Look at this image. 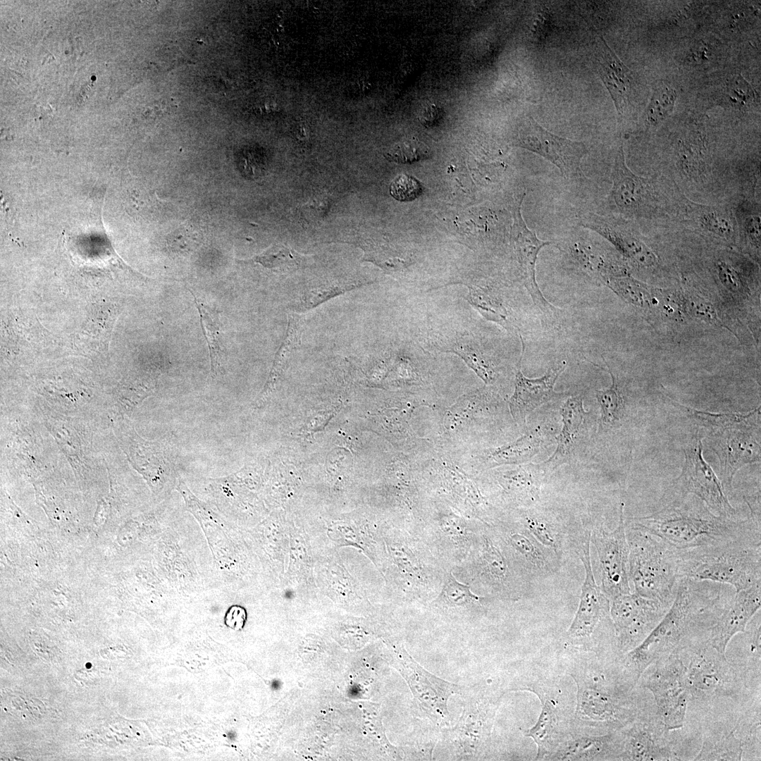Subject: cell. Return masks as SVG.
I'll list each match as a JSON object with an SVG mask.
<instances>
[{
  "label": "cell",
  "mask_w": 761,
  "mask_h": 761,
  "mask_svg": "<svg viewBox=\"0 0 761 761\" xmlns=\"http://www.w3.org/2000/svg\"><path fill=\"white\" fill-rule=\"evenodd\" d=\"M726 604L722 605L719 593L703 581L681 578L662 620L626 656L625 666L633 681L636 683L657 660L701 644Z\"/></svg>",
  "instance_id": "1"
},
{
  "label": "cell",
  "mask_w": 761,
  "mask_h": 761,
  "mask_svg": "<svg viewBox=\"0 0 761 761\" xmlns=\"http://www.w3.org/2000/svg\"><path fill=\"white\" fill-rule=\"evenodd\" d=\"M632 526L682 553L729 542L760 537V524L752 518L736 521L717 516L700 499L667 494L662 508L636 518Z\"/></svg>",
  "instance_id": "2"
},
{
  "label": "cell",
  "mask_w": 761,
  "mask_h": 761,
  "mask_svg": "<svg viewBox=\"0 0 761 761\" xmlns=\"http://www.w3.org/2000/svg\"><path fill=\"white\" fill-rule=\"evenodd\" d=\"M678 553L681 578L729 585L736 592L761 585L760 537Z\"/></svg>",
  "instance_id": "3"
},
{
  "label": "cell",
  "mask_w": 761,
  "mask_h": 761,
  "mask_svg": "<svg viewBox=\"0 0 761 761\" xmlns=\"http://www.w3.org/2000/svg\"><path fill=\"white\" fill-rule=\"evenodd\" d=\"M626 538L629 547V576L635 593L670 607L681 579L678 552L632 526L626 532Z\"/></svg>",
  "instance_id": "4"
},
{
  "label": "cell",
  "mask_w": 761,
  "mask_h": 761,
  "mask_svg": "<svg viewBox=\"0 0 761 761\" xmlns=\"http://www.w3.org/2000/svg\"><path fill=\"white\" fill-rule=\"evenodd\" d=\"M704 428L710 446L720 462L722 483L732 489L736 472L743 465L760 460L758 409L746 415L711 414L690 409Z\"/></svg>",
  "instance_id": "5"
},
{
  "label": "cell",
  "mask_w": 761,
  "mask_h": 761,
  "mask_svg": "<svg viewBox=\"0 0 761 761\" xmlns=\"http://www.w3.org/2000/svg\"><path fill=\"white\" fill-rule=\"evenodd\" d=\"M645 672L643 683L653 695L657 716L668 731L681 728L691 698L687 667L679 654L657 660Z\"/></svg>",
  "instance_id": "6"
},
{
  "label": "cell",
  "mask_w": 761,
  "mask_h": 761,
  "mask_svg": "<svg viewBox=\"0 0 761 761\" xmlns=\"http://www.w3.org/2000/svg\"><path fill=\"white\" fill-rule=\"evenodd\" d=\"M462 693L464 696L462 714L456 724L447 729L446 736L457 760H474L490 738L499 698L466 688Z\"/></svg>",
  "instance_id": "7"
},
{
  "label": "cell",
  "mask_w": 761,
  "mask_h": 761,
  "mask_svg": "<svg viewBox=\"0 0 761 761\" xmlns=\"http://www.w3.org/2000/svg\"><path fill=\"white\" fill-rule=\"evenodd\" d=\"M399 668L413 695L419 713L438 726L449 724L448 700L464 686L443 679L421 666L407 652L397 650Z\"/></svg>",
  "instance_id": "8"
},
{
  "label": "cell",
  "mask_w": 761,
  "mask_h": 761,
  "mask_svg": "<svg viewBox=\"0 0 761 761\" xmlns=\"http://www.w3.org/2000/svg\"><path fill=\"white\" fill-rule=\"evenodd\" d=\"M700 439L684 450L685 463L669 494H693L714 514L734 519L736 510L730 504L725 489L710 465L703 457Z\"/></svg>",
  "instance_id": "9"
},
{
  "label": "cell",
  "mask_w": 761,
  "mask_h": 761,
  "mask_svg": "<svg viewBox=\"0 0 761 761\" xmlns=\"http://www.w3.org/2000/svg\"><path fill=\"white\" fill-rule=\"evenodd\" d=\"M669 607L636 593L612 598L610 614L619 648L624 652L637 647L657 626Z\"/></svg>",
  "instance_id": "10"
},
{
  "label": "cell",
  "mask_w": 761,
  "mask_h": 761,
  "mask_svg": "<svg viewBox=\"0 0 761 761\" xmlns=\"http://www.w3.org/2000/svg\"><path fill=\"white\" fill-rule=\"evenodd\" d=\"M517 144L554 164L567 178L583 176L581 164L588 151L586 145L552 133L531 116L520 126Z\"/></svg>",
  "instance_id": "11"
},
{
  "label": "cell",
  "mask_w": 761,
  "mask_h": 761,
  "mask_svg": "<svg viewBox=\"0 0 761 761\" xmlns=\"http://www.w3.org/2000/svg\"><path fill=\"white\" fill-rule=\"evenodd\" d=\"M453 326L447 323L430 328L423 335V345L457 354L486 385L493 383L497 376V367L479 336L469 328Z\"/></svg>",
  "instance_id": "12"
},
{
  "label": "cell",
  "mask_w": 761,
  "mask_h": 761,
  "mask_svg": "<svg viewBox=\"0 0 761 761\" xmlns=\"http://www.w3.org/2000/svg\"><path fill=\"white\" fill-rule=\"evenodd\" d=\"M602 574V591L611 599L631 593L629 576V543L620 507L617 526L611 531H595L593 537Z\"/></svg>",
  "instance_id": "13"
},
{
  "label": "cell",
  "mask_w": 761,
  "mask_h": 761,
  "mask_svg": "<svg viewBox=\"0 0 761 761\" xmlns=\"http://www.w3.org/2000/svg\"><path fill=\"white\" fill-rule=\"evenodd\" d=\"M691 649L693 652L686 666L690 698L730 695L736 673L725 655L704 645Z\"/></svg>",
  "instance_id": "14"
},
{
  "label": "cell",
  "mask_w": 761,
  "mask_h": 761,
  "mask_svg": "<svg viewBox=\"0 0 761 761\" xmlns=\"http://www.w3.org/2000/svg\"><path fill=\"white\" fill-rule=\"evenodd\" d=\"M124 438L129 461L154 491H161L167 484L173 483L175 463L173 446L167 441H146L131 428L125 431Z\"/></svg>",
  "instance_id": "15"
},
{
  "label": "cell",
  "mask_w": 761,
  "mask_h": 761,
  "mask_svg": "<svg viewBox=\"0 0 761 761\" xmlns=\"http://www.w3.org/2000/svg\"><path fill=\"white\" fill-rule=\"evenodd\" d=\"M761 606V585L736 592L710 627L703 644L725 655L731 639L745 631Z\"/></svg>",
  "instance_id": "16"
},
{
  "label": "cell",
  "mask_w": 761,
  "mask_h": 761,
  "mask_svg": "<svg viewBox=\"0 0 761 761\" xmlns=\"http://www.w3.org/2000/svg\"><path fill=\"white\" fill-rule=\"evenodd\" d=\"M522 342V352L515 376V387L512 396L509 401L510 413L514 420L519 425L526 423L527 416L535 409L549 401L559 397L562 393L555 390V385L559 376L567 367L566 361L547 369L541 377L529 378L521 371V360L524 352V343Z\"/></svg>",
  "instance_id": "17"
},
{
  "label": "cell",
  "mask_w": 761,
  "mask_h": 761,
  "mask_svg": "<svg viewBox=\"0 0 761 761\" xmlns=\"http://www.w3.org/2000/svg\"><path fill=\"white\" fill-rule=\"evenodd\" d=\"M668 732L657 716L655 719L633 724L626 734L620 757L628 760H679L667 738Z\"/></svg>",
  "instance_id": "18"
},
{
  "label": "cell",
  "mask_w": 761,
  "mask_h": 761,
  "mask_svg": "<svg viewBox=\"0 0 761 761\" xmlns=\"http://www.w3.org/2000/svg\"><path fill=\"white\" fill-rule=\"evenodd\" d=\"M612 179L610 197L616 209L626 216H637L644 213L648 202V183L645 178L636 175L627 166L622 145L614 159Z\"/></svg>",
  "instance_id": "19"
},
{
  "label": "cell",
  "mask_w": 761,
  "mask_h": 761,
  "mask_svg": "<svg viewBox=\"0 0 761 761\" xmlns=\"http://www.w3.org/2000/svg\"><path fill=\"white\" fill-rule=\"evenodd\" d=\"M594 57L598 71L609 90L618 112L623 114L631 106L635 80L626 67L610 49L601 35L594 43Z\"/></svg>",
  "instance_id": "20"
},
{
  "label": "cell",
  "mask_w": 761,
  "mask_h": 761,
  "mask_svg": "<svg viewBox=\"0 0 761 761\" xmlns=\"http://www.w3.org/2000/svg\"><path fill=\"white\" fill-rule=\"evenodd\" d=\"M515 248L521 267V278L533 304L543 312L550 314L556 311L543 296L536 278V265L538 254L545 246L552 242L539 239L534 230L526 225L518 207L515 216Z\"/></svg>",
  "instance_id": "21"
},
{
  "label": "cell",
  "mask_w": 761,
  "mask_h": 761,
  "mask_svg": "<svg viewBox=\"0 0 761 761\" xmlns=\"http://www.w3.org/2000/svg\"><path fill=\"white\" fill-rule=\"evenodd\" d=\"M581 225L599 233L611 242L624 256L643 265L652 264L655 259L648 247L640 240L635 230L624 221L593 213L583 215Z\"/></svg>",
  "instance_id": "22"
},
{
  "label": "cell",
  "mask_w": 761,
  "mask_h": 761,
  "mask_svg": "<svg viewBox=\"0 0 761 761\" xmlns=\"http://www.w3.org/2000/svg\"><path fill=\"white\" fill-rule=\"evenodd\" d=\"M590 538L583 546L581 557L586 576L581 588L580 602L568 635L572 638L590 636L598 624L602 611L608 607L607 600L598 586L592 571L590 557Z\"/></svg>",
  "instance_id": "23"
},
{
  "label": "cell",
  "mask_w": 761,
  "mask_h": 761,
  "mask_svg": "<svg viewBox=\"0 0 761 761\" xmlns=\"http://www.w3.org/2000/svg\"><path fill=\"white\" fill-rule=\"evenodd\" d=\"M561 415L562 427L556 438V450L543 462L547 471L569 461L576 449L588 415L582 396L569 397L562 407Z\"/></svg>",
  "instance_id": "24"
},
{
  "label": "cell",
  "mask_w": 761,
  "mask_h": 761,
  "mask_svg": "<svg viewBox=\"0 0 761 761\" xmlns=\"http://www.w3.org/2000/svg\"><path fill=\"white\" fill-rule=\"evenodd\" d=\"M468 288L466 298L485 319L507 330L518 328L507 300L502 291L477 281L464 283Z\"/></svg>",
  "instance_id": "25"
},
{
  "label": "cell",
  "mask_w": 761,
  "mask_h": 761,
  "mask_svg": "<svg viewBox=\"0 0 761 761\" xmlns=\"http://www.w3.org/2000/svg\"><path fill=\"white\" fill-rule=\"evenodd\" d=\"M547 472L543 462L524 464L504 472L500 483L516 500L531 505L539 500L542 481Z\"/></svg>",
  "instance_id": "26"
},
{
  "label": "cell",
  "mask_w": 761,
  "mask_h": 761,
  "mask_svg": "<svg viewBox=\"0 0 761 761\" xmlns=\"http://www.w3.org/2000/svg\"><path fill=\"white\" fill-rule=\"evenodd\" d=\"M543 443V433L536 428L515 441L493 450L488 456V463L490 466L524 464L540 452Z\"/></svg>",
  "instance_id": "27"
},
{
  "label": "cell",
  "mask_w": 761,
  "mask_h": 761,
  "mask_svg": "<svg viewBox=\"0 0 761 761\" xmlns=\"http://www.w3.org/2000/svg\"><path fill=\"white\" fill-rule=\"evenodd\" d=\"M690 206L695 221L703 230L727 240L735 237L738 224L728 210L693 202Z\"/></svg>",
  "instance_id": "28"
},
{
  "label": "cell",
  "mask_w": 761,
  "mask_h": 761,
  "mask_svg": "<svg viewBox=\"0 0 761 761\" xmlns=\"http://www.w3.org/2000/svg\"><path fill=\"white\" fill-rule=\"evenodd\" d=\"M203 333L206 338L210 356L211 373L217 377L222 373V350L221 347V322L218 314L199 299L192 291Z\"/></svg>",
  "instance_id": "29"
},
{
  "label": "cell",
  "mask_w": 761,
  "mask_h": 761,
  "mask_svg": "<svg viewBox=\"0 0 761 761\" xmlns=\"http://www.w3.org/2000/svg\"><path fill=\"white\" fill-rule=\"evenodd\" d=\"M581 711L594 719L613 722L626 716V710L612 695L597 690H583L579 696Z\"/></svg>",
  "instance_id": "30"
},
{
  "label": "cell",
  "mask_w": 761,
  "mask_h": 761,
  "mask_svg": "<svg viewBox=\"0 0 761 761\" xmlns=\"http://www.w3.org/2000/svg\"><path fill=\"white\" fill-rule=\"evenodd\" d=\"M612 735L582 737L571 741L555 757L557 760H593L605 756L614 745Z\"/></svg>",
  "instance_id": "31"
},
{
  "label": "cell",
  "mask_w": 761,
  "mask_h": 761,
  "mask_svg": "<svg viewBox=\"0 0 761 761\" xmlns=\"http://www.w3.org/2000/svg\"><path fill=\"white\" fill-rule=\"evenodd\" d=\"M743 741L734 734V730L712 741H703L701 750L695 760H741L743 752Z\"/></svg>",
  "instance_id": "32"
},
{
  "label": "cell",
  "mask_w": 761,
  "mask_h": 761,
  "mask_svg": "<svg viewBox=\"0 0 761 761\" xmlns=\"http://www.w3.org/2000/svg\"><path fill=\"white\" fill-rule=\"evenodd\" d=\"M607 368L612 384L609 388L597 390L595 397L600 407L601 424L606 427H612L620 424L625 413V404L617 380L608 365Z\"/></svg>",
  "instance_id": "33"
},
{
  "label": "cell",
  "mask_w": 761,
  "mask_h": 761,
  "mask_svg": "<svg viewBox=\"0 0 761 761\" xmlns=\"http://www.w3.org/2000/svg\"><path fill=\"white\" fill-rule=\"evenodd\" d=\"M676 99V93L673 88L664 84L657 85L645 113L648 126L655 128L664 121L672 113Z\"/></svg>",
  "instance_id": "34"
},
{
  "label": "cell",
  "mask_w": 761,
  "mask_h": 761,
  "mask_svg": "<svg viewBox=\"0 0 761 761\" xmlns=\"http://www.w3.org/2000/svg\"><path fill=\"white\" fill-rule=\"evenodd\" d=\"M437 601L440 606L450 609H468L479 602L480 597L450 574Z\"/></svg>",
  "instance_id": "35"
},
{
  "label": "cell",
  "mask_w": 761,
  "mask_h": 761,
  "mask_svg": "<svg viewBox=\"0 0 761 761\" xmlns=\"http://www.w3.org/2000/svg\"><path fill=\"white\" fill-rule=\"evenodd\" d=\"M703 135L696 134L688 136L687 140H682L679 144V160L682 168L688 174L698 171L705 163V145Z\"/></svg>",
  "instance_id": "36"
},
{
  "label": "cell",
  "mask_w": 761,
  "mask_h": 761,
  "mask_svg": "<svg viewBox=\"0 0 761 761\" xmlns=\"http://www.w3.org/2000/svg\"><path fill=\"white\" fill-rule=\"evenodd\" d=\"M430 156L428 147L416 138L399 142L385 153L388 160L402 163L426 159Z\"/></svg>",
  "instance_id": "37"
},
{
  "label": "cell",
  "mask_w": 761,
  "mask_h": 761,
  "mask_svg": "<svg viewBox=\"0 0 761 761\" xmlns=\"http://www.w3.org/2000/svg\"><path fill=\"white\" fill-rule=\"evenodd\" d=\"M254 261L270 268H288L299 266L303 262L304 256L285 245L278 244L255 256Z\"/></svg>",
  "instance_id": "38"
},
{
  "label": "cell",
  "mask_w": 761,
  "mask_h": 761,
  "mask_svg": "<svg viewBox=\"0 0 761 761\" xmlns=\"http://www.w3.org/2000/svg\"><path fill=\"white\" fill-rule=\"evenodd\" d=\"M509 542L513 548L533 567L537 569L545 567V552L532 535L516 533L509 536Z\"/></svg>",
  "instance_id": "39"
},
{
  "label": "cell",
  "mask_w": 761,
  "mask_h": 761,
  "mask_svg": "<svg viewBox=\"0 0 761 761\" xmlns=\"http://www.w3.org/2000/svg\"><path fill=\"white\" fill-rule=\"evenodd\" d=\"M296 324L294 320L290 321L287 338L282 345L280 349L278 352L275 360L273 364V367L269 375L268 379L264 388L263 391L259 395L256 402L257 404H261L268 397L271 392L273 391L276 382L281 371L285 359L287 354L291 349V344H293L296 338Z\"/></svg>",
  "instance_id": "40"
},
{
  "label": "cell",
  "mask_w": 761,
  "mask_h": 761,
  "mask_svg": "<svg viewBox=\"0 0 761 761\" xmlns=\"http://www.w3.org/2000/svg\"><path fill=\"white\" fill-rule=\"evenodd\" d=\"M523 522L528 530L543 545L555 547L557 538L551 522L543 514L528 511L523 517Z\"/></svg>",
  "instance_id": "41"
},
{
  "label": "cell",
  "mask_w": 761,
  "mask_h": 761,
  "mask_svg": "<svg viewBox=\"0 0 761 761\" xmlns=\"http://www.w3.org/2000/svg\"><path fill=\"white\" fill-rule=\"evenodd\" d=\"M725 96L732 106L741 109L753 104L755 99L751 85L741 75H735L727 82Z\"/></svg>",
  "instance_id": "42"
},
{
  "label": "cell",
  "mask_w": 761,
  "mask_h": 761,
  "mask_svg": "<svg viewBox=\"0 0 761 761\" xmlns=\"http://www.w3.org/2000/svg\"><path fill=\"white\" fill-rule=\"evenodd\" d=\"M555 719V714L550 703H544L536 724L526 731V735L531 736L538 743L539 750L540 748L544 749L546 741H548V738L553 732Z\"/></svg>",
  "instance_id": "43"
},
{
  "label": "cell",
  "mask_w": 761,
  "mask_h": 761,
  "mask_svg": "<svg viewBox=\"0 0 761 761\" xmlns=\"http://www.w3.org/2000/svg\"><path fill=\"white\" fill-rule=\"evenodd\" d=\"M485 569L493 579L502 581L507 577L508 569L499 550L490 542L485 541L482 555Z\"/></svg>",
  "instance_id": "44"
},
{
  "label": "cell",
  "mask_w": 761,
  "mask_h": 761,
  "mask_svg": "<svg viewBox=\"0 0 761 761\" xmlns=\"http://www.w3.org/2000/svg\"><path fill=\"white\" fill-rule=\"evenodd\" d=\"M390 192L397 200L411 201L421 194L422 186L413 177L401 174L391 182Z\"/></svg>",
  "instance_id": "45"
},
{
  "label": "cell",
  "mask_w": 761,
  "mask_h": 761,
  "mask_svg": "<svg viewBox=\"0 0 761 761\" xmlns=\"http://www.w3.org/2000/svg\"><path fill=\"white\" fill-rule=\"evenodd\" d=\"M738 214L742 230L755 245L760 246V216L757 210H754L751 206H741Z\"/></svg>",
  "instance_id": "46"
},
{
  "label": "cell",
  "mask_w": 761,
  "mask_h": 761,
  "mask_svg": "<svg viewBox=\"0 0 761 761\" xmlns=\"http://www.w3.org/2000/svg\"><path fill=\"white\" fill-rule=\"evenodd\" d=\"M713 54V49L710 43L707 42H698L689 50L686 58L692 64H703L710 60Z\"/></svg>",
  "instance_id": "47"
},
{
  "label": "cell",
  "mask_w": 761,
  "mask_h": 761,
  "mask_svg": "<svg viewBox=\"0 0 761 761\" xmlns=\"http://www.w3.org/2000/svg\"><path fill=\"white\" fill-rule=\"evenodd\" d=\"M246 619V610L242 607L234 605L228 609L225 617V624L228 627L238 631L242 629Z\"/></svg>",
  "instance_id": "48"
},
{
  "label": "cell",
  "mask_w": 761,
  "mask_h": 761,
  "mask_svg": "<svg viewBox=\"0 0 761 761\" xmlns=\"http://www.w3.org/2000/svg\"><path fill=\"white\" fill-rule=\"evenodd\" d=\"M443 116V110L433 104L422 106L419 113V120L424 126L434 125Z\"/></svg>",
  "instance_id": "49"
}]
</instances>
